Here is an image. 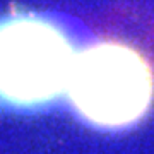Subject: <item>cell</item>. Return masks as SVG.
<instances>
[{"label":"cell","mask_w":154,"mask_h":154,"mask_svg":"<svg viewBox=\"0 0 154 154\" xmlns=\"http://www.w3.org/2000/svg\"><path fill=\"white\" fill-rule=\"evenodd\" d=\"M77 48L63 26L43 14L0 17V106L39 111L67 94Z\"/></svg>","instance_id":"cell-1"},{"label":"cell","mask_w":154,"mask_h":154,"mask_svg":"<svg viewBox=\"0 0 154 154\" xmlns=\"http://www.w3.org/2000/svg\"><path fill=\"white\" fill-rule=\"evenodd\" d=\"M67 96L88 125L105 130L134 127L154 103V70L134 46L101 41L77 53Z\"/></svg>","instance_id":"cell-2"}]
</instances>
